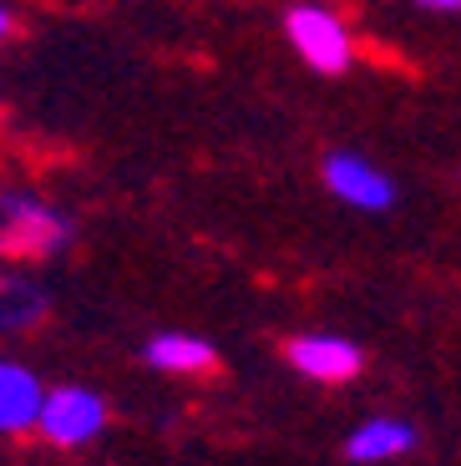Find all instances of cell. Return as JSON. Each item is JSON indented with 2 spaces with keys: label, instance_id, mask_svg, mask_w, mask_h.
<instances>
[{
  "label": "cell",
  "instance_id": "cell-1",
  "mask_svg": "<svg viewBox=\"0 0 461 466\" xmlns=\"http://www.w3.org/2000/svg\"><path fill=\"white\" fill-rule=\"evenodd\" d=\"M71 238L67 218L31 193L0 187V258H46Z\"/></svg>",
  "mask_w": 461,
  "mask_h": 466
},
{
  "label": "cell",
  "instance_id": "cell-2",
  "mask_svg": "<svg viewBox=\"0 0 461 466\" xmlns=\"http://www.w3.org/2000/svg\"><path fill=\"white\" fill-rule=\"evenodd\" d=\"M284 35H289V46L300 51L320 76H340V71H350V61H355V46H350L345 21H340L330 5H314V0L289 5Z\"/></svg>",
  "mask_w": 461,
  "mask_h": 466
},
{
  "label": "cell",
  "instance_id": "cell-3",
  "mask_svg": "<svg viewBox=\"0 0 461 466\" xmlns=\"http://www.w3.org/2000/svg\"><path fill=\"white\" fill-rule=\"evenodd\" d=\"M324 187L340 203H355V208H370V213H381L395 203V183L381 167H370L360 152H330L324 157Z\"/></svg>",
  "mask_w": 461,
  "mask_h": 466
},
{
  "label": "cell",
  "instance_id": "cell-4",
  "mask_svg": "<svg viewBox=\"0 0 461 466\" xmlns=\"http://www.w3.org/2000/svg\"><path fill=\"white\" fill-rule=\"evenodd\" d=\"M102 420H107L102 396L81 390V385H61V390L46 396V406H41V431H46L56 446L92 441V436L102 431Z\"/></svg>",
  "mask_w": 461,
  "mask_h": 466
},
{
  "label": "cell",
  "instance_id": "cell-5",
  "mask_svg": "<svg viewBox=\"0 0 461 466\" xmlns=\"http://www.w3.org/2000/svg\"><path fill=\"white\" fill-rule=\"evenodd\" d=\"M289 360H294V370L314 375V380H350L360 370V350L334 335H304L289 345Z\"/></svg>",
  "mask_w": 461,
  "mask_h": 466
},
{
  "label": "cell",
  "instance_id": "cell-6",
  "mask_svg": "<svg viewBox=\"0 0 461 466\" xmlns=\"http://www.w3.org/2000/svg\"><path fill=\"white\" fill-rule=\"evenodd\" d=\"M41 406H46V390L31 370L0 360V431H26L41 420Z\"/></svg>",
  "mask_w": 461,
  "mask_h": 466
},
{
  "label": "cell",
  "instance_id": "cell-7",
  "mask_svg": "<svg viewBox=\"0 0 461 466\" xmlns=\"http://www.w3.org/2000/svg\"><path fill=\"white\" fill-rule=\"evenodd\" d=\"M411 441H415V431L405 420H365V426L345 441V456L350 461H385V456L411 451Z\"/></svg>",
  "mask_w": 461,
  "mask_h": 466
},
{
  "label": "cell",
  "instance_id": "cell-8",
  "mask_svg": "<svg viewBox=\"0 0 461 466\" xmlns=\"http://www.w3.org/2000/svg\"><path fill=\"white\" fill-rule=\"evenodd\" d=\"M148 360L168 375H203V370H213V350L198 335H158L148 345Z\"/></svg>",
  "mask_w": 461,
  "mask_h": 466
},
{
  "label": "cell",
  "instance_id": "cell-9",
  "mask_svg": "<svg viewBox=\"0 0 461 466\" xmlns=\"http://www.w3.org/2000/svg\"><path fill=\"white\" fill-rule=\"evenodd\" d=\"M36 315H41V294L26 279H0V329L26 325V319H36Z\"/></svg>",
  "mask_w": 461,
  "mask_h": 466
},
{
  "label": "cell",
  "instance_id": "cell-10",
  "mask_svg": "<svg viewBox=\"0 0 461 466\" xmlns=\"http://www.w3.org/2000/svg\"><path fill=\"white\" fill-rule=\"evenodd\" d=\"M415 5H426V11H441V15H456L461 0H415Z\"/></svg>",
  "mask_w": 461,
  "mask_h": 466
},
{
  "label": "cell",
  "instance_id": "cell-11",
  "mask_svg": "<svg viewBox=\"0 0 461 466\" xmlns=\"http://www.w3.org/2000/svg\"><path fill=\"white\" fill-rule=\"evenodd\" d=\"M11 31H15V15L5 11V5H0V41H5V35H11Z\"/></svg>",
  "mask_w": 461,
  "mask_h": 466
}]
</instances>
